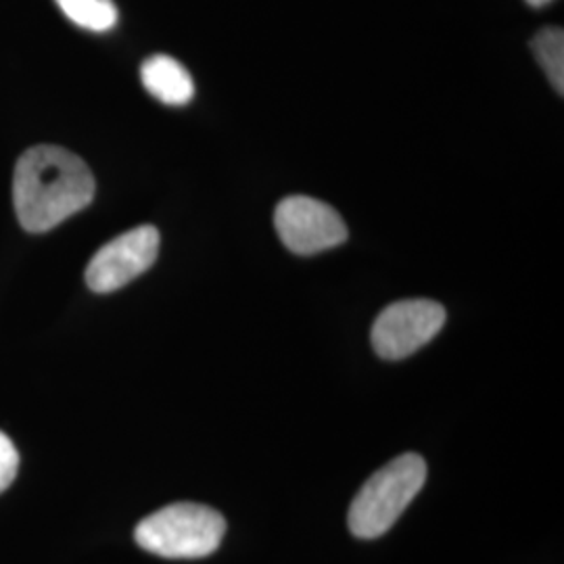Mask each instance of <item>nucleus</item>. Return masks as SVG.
I'll return each instance as SVG.
<instances>
[{
	"label": "nucleus",
	"instance_id": "obj_1",
	"mask_svg": "<svg viewBox=\"0 0 564 564\" xmlns=\"http://www.w3.org/2000/svg\"><path fill=\"white\" fill-rule=\"evenodd\" d=\"M95 191L97 184L90 167L63 147H32L15 165V214L21 226L34 235L53 230L88 207Z\"/></svg>",
	"mask_w": 564,
	"mask_h": 564
},
{
	"label": "nucleus",
	"instance_id": "obj_2",
	"mask_svg": "<svg viewBox=\"0 0 564 564\" xmlns=\"http://www.w3.org/2000/svg\"><path fill=\"white\" fill-rule=\"evenodd\" d=\"M426 481V463L419 454H403L377 470L349 506V531L360 540L387 533Z\"/></svg>",
	"mask_w": 564,
	"mask_h": 564
},
{
	"label": "nucleus",
	"instance_id": "obj_3",
	"mask_svg": "<svg viewBox=\"0 0 564 564\" xmlns=\"http://www.w3.org/2000/svg\"><path fill=\"white\" fill-rule=\"evenodd\" d=\"M226 521L209 506L181 502L142 519L134 540L142 550L162 558H205L223 544Z\"/></svg>",
	"mask_w": 564,
	"mask_h": 564
},
{
	"label": "nucleus",
	"instance_id": "obj_4",
	"mask_svg": "<svg viewBox=\"0 0 564 564\" xmlns=\"http://www.w3.org/2000/svg\"><path fill=\"white\" fill-rule=\"evenodd\" d=\"M445 324V307L431 300L391 303L372 324L370 339L383 360H403L433 341Z\"/></svg>",
	"mask_w": 564,
	"mask_h": 564
},
{
	"label": "nucleus",
	"instance_id": "obj_5",
	"mask_svg": "<svg viewBox=\"0 0 564 564\" xmlns=\"http://www.w3.org/2000/svg\"><path fill=\"white\" fill-rule=\"evenodd\" d=\"M274 226L282 245L297 256L323 253L349 237L341 216L330 205L303 195L279 203Z\"/></svg>",
	"mask_w": 564,
	"mask_h": 564
},
{
	"label": "nucleus",
	"instance_id": "obj_6",
	"mask_svg": "<svg viewBox=\"0 0 564 564\" xmlns=\"http://www.w3.org/2000/svg\"><path fill=\"white\" fill-rule=\"evenodd\" d=\"M160 256V230L137 226L101 247L86 268V284L95 293H113L144 274Z\"/></svg>",
	"mask_w": 564,
	"mask_h": 564
},
{
	"label": "nucleus",
	"instance_id": "obj_7",
	"mask_svg": "<svg viewBox=\"0 0 564 564\" xmlns=\"http://www.w3.org/2000/svg\"><path fill=\"white\" fill-rule=\"evenodd\" d=\"M141 80L149 95L172 107L193 101L195 84L186 67L167 55H153L142 63Z\"/></svg>",
	"mask_w": 564,
	"mask_h": 564
},
{
	"label": "nucleus",
	"instance_id": "obj_8",
	"mask_svg": "<svg viewBox=\"0 0 564 564\" xmlns=\"http://www.w3.org/2000/svg\"><path fill=\"white\" fill-rule=\"evenodd\" d=\"M57 4L69 20L90 32H107L120 18L113 0H57Z\"/></svg>",
	"mask_w": 564,
	"mask_h": 564
},
{
	"label": "nucleus",
	"instance_id": "obj_9",
	"mask_svg": "<svg viewBox=\"0 0 564 564\" xmlns=\"http://www.w3.org/2000/svg\"><path fill=\"white\" fill-rule=\"evenodd\" d=\"M538 63L544 67L550 84L558 95L564 93V32L561 28H545L531 41Z\"/></svg>",
	"mask_w": 564,
	"mask_h": 564
},
{
	"label": "nucleus",
	"instance_id": "obj_10",
	"mask_svg": "<svg viewBox=\"0 0 564 564\" xmlns=\"http://www.w3.org/2000/svg\"><path fill=\"white\" fill-rule=\"evenodd\" d=\"M18 470H20L18 447L0 431V494L15 481Z\"/></svg>",
	"mask_w": 564,
	"mask_h": 564
},
{
	"label": "nucleus",
	"instance_id": "obj_11",
	"mask_svg": "<svg viewBox=\"0 0 564 564\" xmlns=\"http://www.w3.org/2000/svg\"><path fill=\"white\" fill-rule=\"evenodd\" d=\"M531 7H544L547 2H552V0H527Z\"/></svg>",
	"mask_w": 564,
	"mask_h": 564
}]
</instances>
